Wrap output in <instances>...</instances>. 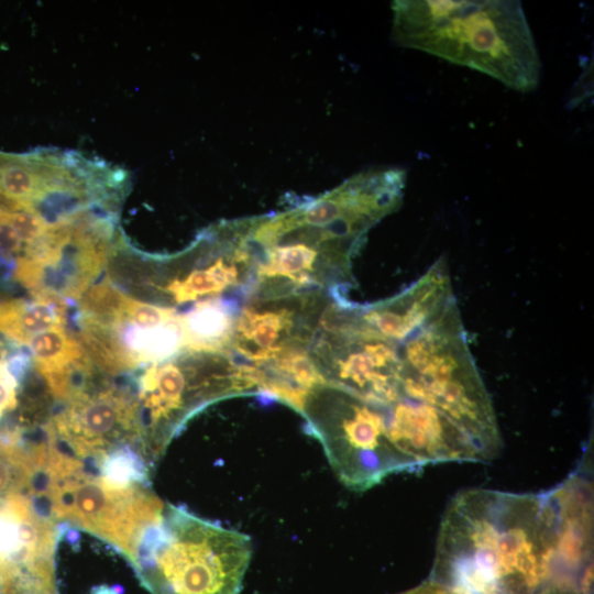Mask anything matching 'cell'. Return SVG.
Returning a JSON list of instances; mask_svg holds the SVG:
<instances>
[{
	"instance_id": "obj_12",
	"label": "cell",
	"mask_w": 594,
	"mask_h": 594,
	"mask_svg": "<svg viewBox=\"0 0 594 594\" xmlns=\"http://www.w3.org/2000/svg\"><path fill=\"white\" fill-rule=\"evenodd\" d=\"M239 299H208L180 314L183 352L228 354Z\"/></svg>"
},
{
	"instance_id": "obj_14",
	"label": "cell",
	"mask_w": 594,
	"mask_h": 594,
	"mask_svg": "<svg viewBox=\"0 0 594 594\" xmlns=\"http://www.w3.org/2000/svg\"><path fill=\"white\" fill-rule=\"evenodd\" d=\"M29 365L30 358L24 352L10 356L0 352V418L16 407L19 385Z\"/></svg>"
},
{
	"instance_id": "obj_15",
	"label": "cell",
	"mask_w": 594,
	"mask_h": 594,
	"mask_svg": "<svg viewBox=\"0 0 594 594\" xmlns=\"http://www.w3.org/2000/svg\"><path fill=\"white\" fill-rule=\"evenodd\" d=\"M399 594H461L454 588L442 584L438 581L429 579L418 586L410 588L408 591L402 592Z\"/></svg>"
},
{
	"instance_id": "obj_8",
	"label": "cell",
	"mask_w": 594,
	"mask_h": 594,
	"mask_svg": "<svg viewBox=\"0 0 594 594\" xmlns=\"http://www.w3.org/2000/svg\"><path fill=\"white\" fill-rule=\"evenodd\" d=\"M333 297L322 292L249 297L237 315L228 355L258 366L285 352L309 349Z\"/></svg>"
},
{
	"instance_id": "obj_16",
	"label": "cell",
	"mask_w": 594,
	"mask_h": 594,
	"mask_svg": "<svg viewBox=\"0 0 594 594\" xmlns=\"http://www.w3.org/2000/svg\"><path fill=\"white\" fill-rule=\"evenodd\" d=\"M537 594H585V593H583L580 590L572 588V587L552 585V586H548L543 588Z\"/></svg>"
},
{
	"instance_id": "obj_1",
	"label": "cell",
	"mask_w": 594,
	"mask_h": 594,
	"mask_svg": "<svg viewBox=\"0 0 594 594\" xmlns=\"http://www.w3.org/2000/svg\"><path fill=\"white\" fill-rule=\"evenodd\" d=\"M557 527L549 493L461 492L442 517L430 579L461 594H537L554 582Z\"/></svg>"
},
{
	"instance_id": "obj_17",
	"label": "cell",
	"mask_w": 594,
	"mask_h": 594,
	"mask_svg": "<svg viewBox=\"0 0 594 594\" xmlns=\"http://www.w3.org/2000/svg\"><path fill=\"white\" fill-rule=\"evenodd\" d=\"M91 594H120L118 588H112L109 586H99L92 591Z\"/></svg>"
},
{
	"instance_id": "obj_5",
	"label": "cell",
	"mask_w": 594,
	"mask_h": 594,
	"mask_svg": "<svg viewBox=\"0 0 594 594\" xmlns=\"http://www.w3.org/2000/svg\"><path fill=\"white\" fill-rule=\"evenodd\" d=\"M300 413L349 488L364 491L391 474L419 469L393 442L385 404L323 383L308 392Z\"/></svg>"
},
{
	"instance_id": "obj_9",
	"label": "cell",
	"mask_w": 594,
	"mask_h": 594,
	"mask_svg": "<svg viewBox=\"0 0 594 594\" xmlns=\"http://www.w3.org/2000/svg\"><path fill=\"white\" fill-rule=\"evenodd\" d=\"M389 436L418 468L485 458L474 439L437 407L409 396L386 404Z\"/></svg>"
},
{
	"instance_id": "obj_13",
	"label": "cell",
	"mask_w": 594,
	"mask_h": 594,
	"mask_svg": "<svg viewBox=\"0 0 594 594\" xmlns=\"http://www.w3.org/2000/svg\"><path fill=\"white\" fill-rule=\"evenodd\" d=\"M69 300L55 295L0 302V333L19 345L29 343L40 333L66 326Z\"/></svg>"
},
{
	"instance_id": "obj_11",
	"label": "cell",
	"mask_w": 594,
	"mask_h": 594,
	"mask_svg": "<svg viewBox=\"0 0 594 594\" xmlns=\"http://www.w3.org/2000/svg\"><path fill=\"white\" fill-rule=\"evenodd\" d=\"M29 346L35 370L56 400L67 403L96 381L95 364L66 326L37 334Z\"/></svg>"
},
{
	"instance_id": "obj_6",
	"label": "cell",
	"mask_w": 594,
	"mask_h": 594,
	"mask_svg": "<svg viewBox=\"0 0 594 594\" xmlns=\"http://www.w3.org/2000/svg\"><path fill=\"white\" fill-rule=\"evenodd\" d=\"M255 393L226 353H190L148 365L136 380L140 450L150 468L183 425L208 404Z\"/></svg>"
},
{
	"instance_id": "obj_2",
	"label": "cell",
	"mask_w": 594,
	"mask_h": 594,
	"mask_svg": "<svg viewBox=\"0 0 594 594\" xmlns=\"http://www.w3.org/2000/svg\"><path fill=\"white\" fill-rule=\"evenodd\" d=\"M392 8L398 45L476 69L517 91L537 87L540 59L519 1L403 0Z\"/></svg>"
},
{
	"instance_id": "obj_3",
	"label": "cell",
	"mask_w": 594,
	"mask_h": 594,
	"mask_svg": "<svg viewBox=\"0 0 594 594\" xmlns=\"http://www.w3.org/2000/svg\"><path fill=\"white\" fill-rule=\"evenodd\" d=\"M25 495L44 518L103 539L129 561L143 531L160 519L164 508L147 485L113 484L45 439L35 454Z\"/></svg>"
},
{
	"instance_id": "obj_7",
	"label": "cell",
	"mask_w": 594,
	"mask_h": 594,
	"mask_svg": "<svg viewBox=\"0 0 594 594\" xmlns=\"http://www.w3.org/2000/svg\"><path fill=\"white\" fill-rule=\"evenodd\" d=\"M45 439L62 452L99 466L119 448L133 447L141 453L136 395L128 387L95 381L53 415Z\"/></svg>"
},
{
	"instance_id": "obj_10",
	"label": "cell",
	"mask_w": 594,
	"mask_h": 594,
	"mask_svg": "<svg viewBox=\"0 0 594 594\" xmlns=\"http://www.w3.org/2000/svg\"><path fill=\"white\" fill-rule=\"evenodd\" d=\"M583 470L548 492L557 512V548L553 585L583 590L590 583L592 549V488Z\"/></svg>"
},
{
	"instance_id": "obj_4",
	"label": "cell",
	"mask_w": 594,
	"mask_h": 594,
	"mask_svg": "<svg viewBox=\"0 0 594 594\" xmlns=\"http://www.w3.org/2000/svg\"><path fill=\"white\" fill-rule=\"evenodd\" d=\"M251 556L246 535L167 504L130 563L151 594H240Z\"/></svg>"
}]
</instances>
